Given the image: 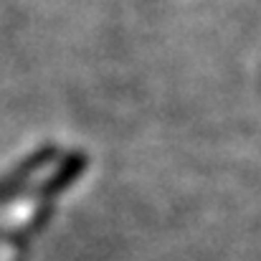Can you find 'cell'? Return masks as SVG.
<instances>
[{"mask_svg":"<svg viewBox=\"0 0 261 261\" xmlns=\"http://www.w3.org/2000/svg\"><path fill=\"white\" fill-rule=\"evenodd\" d=\"M51 155H54V150H41V152H36L33 158H28L20 168H15L5 180H0V198H5V195H10L15 188H20V185L28 180V175L33 173V170H38V168H43V165L51 160Z\"/></svg>","mask_w":261,"mask_h":261,"instance_id":"obj_1","label":"cell"},{"mask_svg":"<svg viewBox=\"0 0 261 261\" xmlns=\"http://www.w3.org/2000/svg\"><path fill=\"white\" fill-rule=\"evenodd\" d=\"M84 165H87V160H84V155H82V152H79V155H74V158H69V160H66V165H64V170H61V173L56 175V177L43 188V193H46V195H51V193H56V190H64V188H66L76 175L84 170Z\"/></svg>","mask_w":261,"mask_h":261,"instance_id":"obj_2","label":"cell"}]
</instances>
